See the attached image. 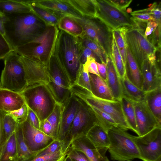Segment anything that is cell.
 Returning <instances> with one entry per match:
<instances>
[{
    "label": "cell",
    "mask_w": 161,
    "mask_h": 161,
    "mask_svg": "<svg viewBox=\"0 0 161 161\" xmlns=\"http://www.w3.org/2000/svg\"><path fill=\"white\" fill-rule=\"evenodd\" d=\"M76 98L80 101V105L71 128L64 141L67 147L71 146L72 142L75 140L86 136L90 130L97 124L95 114L91 108Z\"/></svg>",
    "instance_id": "12"
},
{
    "label": "cell",
    "mask_w": 161,
    "mask_h": 161,
    "mask_svg": "<svg viewBox=\"0 0 161 161\" xmlns=\"http://www.w3.org/2000/svg\"><path fill=\"white\" fill-rule=\"evenodd\" d=\"M143 161H161V127L154 128L142 136H133Z\"/></svg>",
    "instance_id": "13"
},
{
    "label": "cell",
    "mask_w": 161,
    "mask_h": 161,
    "mask_svg": "<svg viewBox=\"0 0 161 161\" xmlns=\"http://www.w3.org/2000/svg\"><path fill=\"white\" fill-rule=\"evenodd\" d=\"M67 156L70 158L73 161H90L83 152L73 149L71 146Z\"/></svg>",
    "instance_id": "48"
},
{
    "label": "cell",
    "mask_w": 161,
    "mask_h": 161,
    "mask_svg": "<svg viewBox=\"0 0 161 161\" xmlns=\"http://www.w3.org/2000/svg\"><path fill=\"white\" fill-rule=\"evenodd\" d=\"M160 8H159V7H157L152 9L150 12V14L154 15H161V11Z\"/></svg>",
    "instance_id": "58"
},
{
    "label": "cell",
    "mask_w": 161,
    "mask_h": 161,
    "mask_svg": "<svg viewBox=\"0 0 161 161\" xmlns=\"http://www.w3.org/2000/svg\"><path fill=\"white\" fill-rule=\"evenodd\" d=\"M111 2L120 8L126 10V8L128 7L132 0H110Z\"/></svg>",
    "instance_id": "56"
},
{
    "label": "cell",
    "mask_w": 161,
    "mask_h": 161,
    "mask_svg": "<svg viewBox=\"0 0 161 161\" xmlns=\"http://www.w3.org/2000/svg\"><path fill=\"white\" fill-rule=\"evenodd\" d=\"M59 29L47 26L45 31L32 41L14 51L21 56L47 65L53 56Z\"/></svg>",
    "instance_id": "3"
},
{
    "label": "cell",
    "mask_w": 161,
    "mask_h": 161,
    "mask_svg": "<svg viewBox=\"0 0 161 161\" xmlns=\"http://www.w3.org/2000/svg\"><path fill=\"white\" fill-rule=\"evenodd\" d=\"M47 67L50 82L47 85L57 103L64 106L72 96L71 82L53 55Z\"/></svg>",
    "instance_id": "8"
},
{
    "label": "cell",
    "mask_w": 161,
    "mask_h": 161,
    "mask_svg": "<svg viewBox=\"0 0 161 161\" xmlns=\"http://www.w3.org/2000/svg\"><path fill=\"white\" fill-rule=\"evenodd\" d=\"M110 57L120 78H123L126 74L125 67L113 36Z\"/></svg>",
    "instance_id": "38"
},
{
    "label": "cell",
    "mask_w": 161,
    "mask_h": 161,
    "mask_svg": "<svg viewBox=\"0 0 161 161\" xmlns=\"http://www.w3.org/2000/svg\"><path fill=\"white\" fill-rule=\"evenodd\" d=\"M161 24L158 25L153 32L147 38V39L156 48V50L161 48Z\"/></svg>",
    "instance_id": "46"
},
{
    "label": "cell",
    "mask_w": 161,
    "mask_h": 161,
    "mask_svg": "<svg viewBox=\"0 0 161 161\" xmlns=\"http://www.w3.org/2000/svg\"><path fill=\"white\" fill-rule=\"evenodd\" d=\"M138 136L143 135L154 128L161 127L144 101L133 102Z\"/></svg>",
    "instance_id": "16"
},
{
    "label": "cell",
    "mask_w": 161,
    "mask_h": 161,
    "mask_svg": "<svg viewBox=\"0 0 161 161\" xmlns=\"http://www.w3.org/2000/svg\"><path fill=\"white\" fill-rule=\"evenodd\" d=\"M107 76L106 82L115 101H119L123 97V91L120 78L114 65L110 57L106 59Z\"/></svg>",
    "instance_id": "22"
},
{
    "label": "cell",
    "mask_w": 161,
    "mask_h": 161,
    "mask_svg": "<svg viewBox=\"0 0 161 161\" xmlns=\"http://www.w3.org/2000/svg\"><path fill=\"white\" fill-rule=\"evenodd\" d=\"M81 16L89 18L96 17V0H63Z\"/></svg>",
    "instance_id": "25"
},
{
    "label": "cell",
    "mask_w": 161,
    "mask_h": 161,
    "mask_svg": "<svg viewBox=\"0 0 161 161\" xmlns=\"http://www.w3.org/2000/svg\"><path fill=\"white\" fill-rule=\"evenodd\" d=\"M90 107L95 114L97 124L100 125L107 133L112 127H119L115 121L109 115L97 108Z\"/></svg>",
    "instance_id": "37"
},
{
    "label": "cell",
    "mask_w": 161,
    "mask_h": 161,
    "mask_svg": "<svg viewBox=\"0 0 161 161\" xmlns=\"http://www.w3.org/2000/svg\"><path fill=\"white\" fill-rule=\"evenodd\" d=\"M96 63L99 76L106 81L107 76L106 64L104 63H100L97 62Z\"/></svg>",
    "instance_id": "55"
},
{
    "label": "cell",
    "mask_w": 161,
    "mask_h": 161,
    "mask_svg": "<svg viewBox=\"0 0 161 161\" xmlns=\"http://www.w3.org/2000/svg\"><path fill=\"white\" fill-rule=\"evenodd\" d=\"M30 5L32 11L47 26H57L60 18L58 15L36 4L33 0H26Z\"/></svg>",
    "instance_id": "32"
},
{
    "label": "cell",
    "mask_w": 161,
    "mask_h": 161,
    "mask_svg": "<svg viewBox=\"0 0 161 161\" xmlns=\"http://www.w3.org/2000/svg\"><path fill=\"white\" fill-rule=\"evenodd\" d=\"M0 161H18L15 132L11 136L5 144Z\"/></svg>",
    "instance_id": "34"
},
{
    "label": "cell",
    "mask_w": 161,
    "mask_h": 161,
    "mask_svg": "<svg viewBox=\"0 0 161 161\" xmlns=\"http://www.w3.org/2000/svg\"><path fill=\"white\" fill-rule=\"evenodd\" d=\"M70 146H65L60 150L50 154L36 156L29 161H64Z\"/></svg>",
    "instance_id": "39"
},
{
    "label": "cell",
    "mask_w": 161,
    "mask_h": 161,
    "mask_svg": "<svg viewBox=\"0 0 161 161\" xmlns=\"http://www.w3.org/2000/svg\"><path fill=\"white\" fill-rule=\"evenodd\" d=\"M39 130L46 135L53 138L52 127L47 119L40 123Z\"/></svg>",
    "instance_id": "52"
},
{
    "label": "cell",
    "mask_w": 161,
    "mask_h": 161,
    "mask_svg": "<svg viewBox=\"0 0 161 161\" xmlns=\"http://www.w3.org/2000/svg\"><path fill=\"white\" fill-rule=\"evenodd\" d=\"M81 46L80 60L82 64H84L87 59L90 58H94L97 62L101 63L99 58L90 49L82 46V44Z\"/></svg>",
    "instance_id": "47"
},
{
    "label": "cell",
    "mask_w": 161,
    "mask_h": 161,
    "mask_svg": "<svg viewBox=\"0 0 161 161\" xmlns=\"http://www.w3.org/2000/svg\"><path fill=\"white\" fill-rule=\"evenodd\" d=\"M20 93L28 107L38 117L40 123L47 119L57 103L46 84L28 86Z\"/></svg>",
    "instance_id": "4"
},
{
    "label": "cell",
    "mask_w": 161,
    "mask_h": 161,
    "mask_svg": "<svg viewBox=\"0 0 161 161\" xmlns=\"http://www.w3.org/2000/svg\"><path fill=\"white\" fill-rule=\"evenodd\" d=\"M65 146V143L57 139L54 140L49 145L41 150L36 156L50 154L58 151Z\"/></svg>",
    "instance_id": "44"
},
{
    "label": "cell",
    "mask_w": 161,
    "mask_h": 161,
    "mask_svg": "<svg viewBox=\"0 0 161 161\" xmlns=\"http://www.w3.org/2000/svg\"><path fill=\"white\" fill-rule=\"evenodd\" d=\"M28 110V107L25 103L17 110L5 113L12 117L18 124H21L26 120Z\"/></svg>",
    "instance_id": "43"
},
{
    "label": "cell",
    "mask_w": 161,
    "mask_h": 161,
    "mask_svg": "<svg viewBox=\"0 0 161 161\" xmlns=\"http://www.w3.org/2000/svg\"><path fill=\"white\" fill-rule=\"evenodd\" d=\"M80 105V101L72 96L63 106L61 121L57 138L64 142L72 124Z\"/></svg>",
    "instance_id": "18"
},
{
    "label": "cell",
    "mask_w": 161,
    "mask_h": 161,
    "mask_svg": "<svg viewBox=\"0 0 161 161\" xmlns=\"http://www.w3.org/2000/svg\"><path fill=\"white\" fill-rule=\"evenodd\" d=\"M6 19L5 15L0 12V33L4 36L5 35L4 24Z\"/></svg>",
    "instance_id": "57"
},
{
    "label": "cell",
    "mask_w": 161,
    "mask_h": 161,
    "mask_svg": "<svg viewBox=\"0 0 161 161\" xmlns=\"http://www.w3.org/2000/svg\"><path fill=\"white\" fill-rule=\"evenodd\" d=\"M78 38L82 46L90 49L97 56L101 63L106 64L107 56L101 46L84 34Z\"/></svg>",
    "instance_id": "35"
},
{
    "label": "cell",
    "mask_w": 161,
    "mask_h": 161,
    "mask_svg": "<svg viewBox=\"0 0 161 161\" xmlns=\"http://www.w3.org/2000/svg\"><path fill=\"white\" fill-rule=\"evenodd\" d=\"M120 79L123 96L133 102L144 101L146 92L140 89L132 83L128 78L126 74Z\"/></svg>",
    "instance_id": "29"
},
{
    "label": "cell",
    "mask_w": 161,
    "mask_h": 161,
    "mask_svg": "<svg viewBox=\"0 0 161 161\" xmlns=\"http://www.w3.org/2000/svg\"><path fill=\"white\" fill-rule=\"evenodd\" d=\"M63 106L57 103L52 113L47 118L51 124L53 130V137L57 139L59 129Z\"/></svg>",
    "instance_id": "36"
},
{
    "label": "cell",
    "mask_w": 161,
    "mask_h": 161,
    "mask_svg": "<svg viewBox=\"0 0 161 161\" xmlns=\"http://www.w3.org/2000/svg\"><path fill=\"white\" fill-rule=\"evenodd\" d=\"M112 33L113 36L115 40L125 66L126 59V47L127 45L124 34L119 29L112 30Z\"/></svg>",
    "instance_id": "40"
},
{
    "label": "cell",
    "mask_w": 161,
    "mask_h": 161,
    "mask_svg": "<svg viewBox=\"0 0 161 161\" xmlns=\"http://www.w3.org/2000/svg\"><path fill=\"white\" fill-rule=\"evenodd\" d=\"M158 24L155 21L147 22L146 28L144 32V36L147 39L148 36L150 35L156 29Z\"/></svg>",
    "instance_id": "54"
},
{
    "label": "cell",
    "mask_w": 161,
    "mask_h": 161,
    "mask_svg": "<svg viewBox=\"0 0 161 161\" xmlns=\"http://www.w3.org/2000/svg\"><path fill=\"white\" fill-rule=\"evenodd\" d=\"M25 103L20 93L0 88V110L8 112L17 110Z\"/></svg>",
    "instance_id": "21"
},
{
    "label": "cell",
    "mask_w": 161,
    "mask_h": 161,
    "mask_svg": "<svg viewBox=\"0 0 161 161\" xmlns=\"http://www.w3.org/2000/svg\"><path fill=\"white\" fill-rule=\"evenodd\" d=\"M132 17L134 19L142 22H148L155 21L153 17L150 14L147 13L134 14L131 13Z\"/></svg>",
    "instance_id": "51"
},
{
    "label": "cell",
    "mask_w": 161,
    "mask_h": 161,
    "mask_svg": "<svg viewBox=\"0 0 161 161\" xmlns=\"http://www.w3.org/2000/svg\"><path fill=\"white\" fill-rule=\"evenodd\" d=\"M144 102L161 125V87L146 92Z\"/></svg>",
    "instance_id": "27"
},
{
    "label": "cell",
    "mask_w": 161,
    "mask_h": 161,
    "mask_svg": "<svg viewBox=\"0 0 161 161\" xmlns=\"http://www.w3.org/2000/svg\"><path fill=\"white\" fill-rule=\"evenodd\" d=\"M127 10L126 11V12L128 13H131V11H132V9L131 8H128L127 9Z\"/></svg>",
    "instance_id": "60"
},
{
    "label": "cell",
    "mask_w": 161,
    "mask_h": 161,
    "mask_svg": "<svg viewBox=\"0 0 161 161\" xmlns=\"http://www.w3.org/2000/svg\"><path fill=\"white\" fill-rule=\"evenodd\" d=\"M73 18L82 27L84 34L98 43L104 50L107 57H110L113 38L112 30L96 17L81 16Z\"/></svg>",
    "instance_id": "10"
},
{
    "label": "cell",
    "mask_w": 161,
    "mask_h": 161,
    "mask_svg": "<svg viewBox=\"0 0 161 161\" xmlns=\"http://www.w3.org/2000/svg\"><path fill=\"white\" fill-rule=\"evenodd\" d=\"M37 5L49 10L60 17L67 16L77 18L81 16L63 0H33Z\"/></svg>",
    "instance_id": "20"
},
{
    "label": "cell",
    "mask_w": 161,
    "mask_h": 161,
    "mask_svg": "<svg viewBox=\"0 0 161 161\" xmlns=\"http://www.w3.org/2000/svg\"><path fill=\"white\" fill-rule=\"evenodd\" d=\"M64 161H73L69 156L67 155Z\"/></svg>",
    "instance_id": "59"
},
{
    "label": "cell",
    "mask_w": 161,
    "mask_h": 161,
    "mask_svg": "<svg viewBox=\"0 0 161 161\" xmlns=\"http://www.w3.org/2000/svg\"><path fill=\"white\" fill-rule=\"evenodd\" d=\"M126 44L141 69L143 62L156 52V48L144 36V32L135 26L119 29Z\"/></svg>",
    "instance_id": "11"
},
{
    "label": "cell",
    "mask_w": 161,
    "mask_h": 161,
    "mask_svg": "<svg viewBox=\"0 0 161 161\" xmlns=\"http://www.w3.org/2000/svg\"><path fill=\"white\" fill-rule=\"evenodd\" d=\"M96 1V18L112 30L125 27L134 26L132 17L125 10L118 7L110 0Z\"/></svg>",
    "instance_id": "9"
},
{
    "label": "cell",
    "mask_w": 161,
    "mask_h": 161,
    "mask_svg": "<svg viewBox=\"0 0 161 161\" xmlns=\"http://www.w3.org/2000/svg\"><path fill=\"white\" fill-rule=\"evenodd\" d=\"M71 147L83 152L90 161H109L106 156L108 149L96 148L86 136L75 140Z\"/></svg>",
    "instance_id": "19"
},
{
    "label": "cell",
    "mask_w": 161,
    "mask_h": 161,
    "mask_svg": "<svg viewBox=\"0 0 161 161\" xmlns=\"http://www.w3.org/2000/svg\"><path fill=\"white\" fill-rule=\"evenodd\" d=\"M74 85L81 87L91 92L89 73L83 68V65L77 76Z\"/></svg>",
    "instance_id": "42"
},
{
    "label": "cell",
    "mask_w": 161,
    "mask_h": 161,
    "mask_svg": "<svg viewBox=\"0 0 161 161\" xmlns=\"http://www.w3.org/2000/svg\"><path fill=\"white\" fill-rule=\"evenodd\" d=\"M71 91L73 95L90 107L97 108L109 115L119 128L126 131L130 130L119 101H109L99 98L87 90L76 85L72 86Z\"/></svg>",
    "instance_id": "6"
},
{
    "label": "cell",
    "mask_w": 161,
    "mask_h": 161,
    "mask_svg": "<svg viewBox=\"0 0 161 161\" xmlns=\"http://www.w3.org/2000/svg\"><path fill=\"white\" fill-rule=\"evenodd\" d=\"M4 114V112L0 110V158L7 142L2 128V121Z\"/></svg>",
    "instance_id": "53"
},
{
    "label": "cell",
    "mask_w": 161,
    "mask_h": 161,
    "mask_svg": "<svg viewBox=\"0 0 161 161\" xmlns=\"http://www.w3.org/2000/svg\"><path fill=\"white\" fill-rule=\"evenodd\" d=\"M86 136L97 149H108L110 145L108 133L97 124L95 125L90 130Z\"/></svg>",
    "instance_id": "26"
},
{
    "label": "cell",
    "mask_w": 161,
    "mask_h": 161,
    "mask_svg": "<svg viewBox=\"0 0 161 161\" xmlns=\"http://www.w3.org/2000/svg\"><path fill=\"white\" fill-rule=\"evenodd\" d=\"M20 59L25 69L27 86L41 83L47 84L50 82L47 66L21 55Z\"/></svg>",
    "instance_id": "15"
},
{
    "label": "cell",
    "mask_w": 161,
    "mask_h": 161,
    "mask_svg": "<svg viewBox=\"0 0 161 161\" xmlns=\"http://www.w3.org/2000/svg\"><path fill=\"white\" fill-rule=\"evenodd\" d=\"M4 59V67L0 77V88L21 93L27 87V84L20 55L13 50Z\"/></svg>",
    "instance_id": "7"
},
{
    "label": "cell",
    "mask_w": 161,
    "mask_h": 161,
    "mask_svg": "<svg viewBox=\"0 0 161 161\" xmlns=\"http://www.w3.org/2000/svg\"><path fill=\"white\" fill-rule=\"evenodd\" d=\"M57 26L59 30L75 37H80L84 34L81 25L74 18L70 17H60Z\"/></svg>",
    "instance_id": "31"
},
{
    "label": "cell",
    "mask_w": 161,
    "mask_h": 161,
    "mask_svg": "<svg viewBox=\"0 0 161 161\" xmlns=\"http://www.w3.org/2000/svg\"><path fill=\"white\" fill-rule=\"evenodd\" d=\"M13 51L5 36L0 33V59H4Z\"/></svg>",
    "instance_id": "45"
},
{
    "label": "cell",
    "mask_w": 161,
    "mask_h": 161,
    "mask_svg": "<svg viewBox=\"0 0 161 161\" xmlns=\"http://www.w3.org/2000/svg\"><path fill=\"white\" fill-rule=\"evenodd\" d=\"M59 30L53 55L66 74L72 86L82 65L80 60L81 44L78 37Z\"/></svg>",
    "instance_id": "2"
},
{
    "label": "cell",
    "mask_w": 161,
    "mask_h": 161,
    "mask_svg": "<svg viewBox=\"0 0 161 161\" xmlns=\"http://www.w3.org/2000/svg\"><path fill=\"white\" fill-rule=\"evenodd\" d=\"M17 123L5 112L3 116L2 124V130L7 142L12 134L15 132Z\"/></svg>",
    "instance_id": "41"
},
{
    "label": "cell",
    "mask_w": 161,
    "mask_h": 161,
    "mask_svg": "<svg viewBox=\"0 0 161 161\" xmlns=\"http://www.w3.org/2000/svg\"><path fill=\"white\" fill-rule=\"evenodd\" d=\"M5 15L4 36L13 50L34 40L47 26L32 11Z\"/></svg>",
    "instance_id": "1"
},
{
    "label": "cell",
    "mask_w": 161,
    "mask_h": 161,
    "mask_svg": "<svg viewBox=\"0 0 161 161\" xmlns=\"http://www.w3.org/2000/svg\"><path fill=\"white\" fill-rule=\"evenodd\" d=\"M15 133L18 161H29L36 156L40 151L32 152L29 149L24 141L20 124H18Z\"/></svg>",
    "instance_id": "30"
},
{
    "label": "cell",
    "mask_w": 161,
    "mask_h": 161,
    "mask_svg": "<svg viewBox=\"0 0 161 161\" xmlns=\"http://www.w3.org/2000/svg\"><path fill=\"white\" fill-rule=\"evenodd\" d=\"M28 114L26 120L32 126L39 129L40 122L39 118L33 111L28 107Z\"/></svg>",
    "instance_id": "50"
},
{
    "label": "cell",
    "mask_w": 161,
    "mask_h": 161,
    "mask_svg": "<svg viewBox=\"0 0 161 161\" xmlns=\"http://www.w3.org/2000/svg\"><path fill=\"white\" fill-rule=\"evenodd\" d=\"M141 70L142 77V90L147 92L161 87L160 65L152 64L147 59L142 63Z\"/></svg>",
    "instance_id": "17"
},
{
    "label": "cell",
    "mask_w": 161,
    "mask_h": 161,
    "mask_svg": "<svg viewBox=\"0 0 161 161\" xmlns=\"http://www.w3.org/2000/svg\"><path fill=\"white\" fill-rule=\"evenodd\" d=\"M20 125L25 142L31 151H40L55 140L32 126L27 121Z\"/></svg>",
    "instance_id": "14"
},
{
    "label": "cell",
    "mask_w": 161,
    "mask_h": 161,
    "mask_svg": "<svg viewBox=\"0 0 161 161\" xmlns=\"http://www.w3.org/2000/svg\"><path fill=\"white\" fill-rule=\"evenodd\" d=\"M31 11L26 0H0V12L4 14Z\"/></svg>",
    "instance_id": "28"
},
{
    "label": "cell",
    "mask_w": 161,
    "mask_h": 161,
    "mask_svg": "<svg viewBox=\"0 0 161 161\" xmlns=\"http://www.w3.org/2000/svg\"><path fill=\"white\" fill-rule=\"evenodd\" d=\"M83 66V68L87 70L89 73L99 76L97 65L94 58H88Z\"/></svg>",
    "instance_id": "49"
},
{
    "label": "cell",
    "mask_w": 161,
    "mask_h": 161,
    "mask_svg": "<svg viewBox=\"0 0 161 161\" xmlns=\"http://www.w3.org/2000/svg\"><path fill=\"white\" fill-rule=\"evenodd\" d=\"M110 144L108 148L111 159L114 161H131L141 159L133 136L117 126H113L108 131Z\"/></svg>",
    "instance_id": "5"
},
{
    "label": "cell",
    "mask_w": 161,
    "mask_h": 161,
    "mask_svg": "<svg viewBox=\"0 0 161 161\" xmlns=\"http://www.w3.org/2000/svg\"><path fill=\"white\" fill-rule=\"evenodd\" d=\"M119 101L125 118L130 130L134 131L138 136L133 102L124 96L122 97Z\"/></svg>",
    "instance_id": "33"
},
{
    "label": "cell",
    "mask_w": 161,
    "mask_h": 161,
    "mask_svg": "<svg viewBox=\"0 0 161 161\" xmlns=\"http://www.w3.org/2000/svg\"><path fill=\"white\" fill-rule=\"evenodd\" d=\"M126 53V75L132 83L142 90V77L141 69L127 45Z\"/></svg>",
    "instance_id": "23"
},
{
    "label": "cell",
    "mask_w": 161,
    "mask_h": 161,
    "mask_svg": "<svg viewBox=\"0 0 161 161\" xmlns=\"http://www.w3.org/2000/svg\"><path fill=\"white\" fill-rule=\"evenodd\" d=\"M91 90L96 97L104 100L116 101L106 81L99 76L89 73Z\"/></svg>",
    "instance_id": "24"
}]
</instances>
